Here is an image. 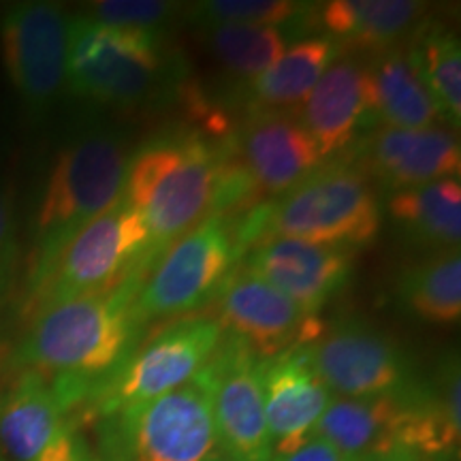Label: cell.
Returning <instances> with one entry per match:
<instances>
[{
  "mask_svg": "<svg viewBox=\"0 0 461 461\" xmlns=\"http://www.w3.org/2000/svg\"><path fill=\"white\" fill-rule=\"evenodd\" d=\"M222 327L214 319L184 321L154 336L143 348L120 363L92 389L86 406L101 417L118 414L182 387L203 370L222 342Z\"/></svg>",
  "mask_w": 461,
  "mask_h": 461,
  "instance_id": "obj_8",
  "label": "cell"
},
{
  "mask_svg": "<svg viewBox=\"0 0 461 461\" xmlns=\"http://www.w3.org/2000/svg\"><path fill=\"white\" fill-rule=\"evenodd\" d=\"M235 263H240L235 222L227 216L205 218L148 269L132 297V319L143 327L212 302Z\"/></svg>",
  "mask_w": 461,
  "mask_h": 461,
  "instance_id": "obj_7",
  "label": "cell"
},
{
  "mask_svg": "<svg viewBox=\"0 0 461 461\" xmlns=\"http://www.w3.org/2000/svg\"><path fill=\"white\" fill-rule=\"evenodd\" d=\"M113 419L129 461H207L221 448L210 391L201 374Z\"/></svg>",
  "mask_w": 461,
  "mask_h": 461,
  "instance_id": "obj_9",
  "label": "cell"
},
{
  "mask_svg": "<svg viewBox=\"0 0 461 461\" xmlns=\"http://www.w3.org/2000/svg\"><path fill=\"white\" fill-rule=\"evenodd\" d=\"M143 276L135 269L112 291L67 299L32 316L17 363L48 378L99 384L131 353L141 327L131 303Z\"/></svg>",
  "mask_w": 461,
  "mask_h": 461,
  "instance_id": "obj_3",
  "label": "cell"
},
{
  "mask_svg": "<svg viewBox=\"0 0 461 461\" xmlns=\"http://www.w3.org/2000/svg\"><path fill=\"white\" fill-rule=\"evenodd\" d=\"M400 299L417 319L431 325H453L461 316L459 248L434 252L403 276Z\"/></svg>",
  "mask_w": 461,
  "mask_h": 461,
  "instance_id": "obj_26",
  "label": "cell"
},
{
  "mask_svg": "<svg viewBox=\"0 0 461 461\" xmlns=\"http://www.w3.org/2000/svg\"><path fill=\"white\" fill-rule=\"evenodd\" d=\"M312 3L297 0H205L188 9L194 26H272L295 24L312 14Z\"/></svg>",
  "mask_w": 461,
  "mask_h": 461,
  "instance_id": "obj_28",
  "label": "cell"
},
{
  "mask_svg": "<svg viewBox=\"0 0 461 461\" xmlns=\"http://www.w3.org/2000/svg\"><path fill=\"white\" fill-rule=\"evenodd\" d=\"M261 361L244 342L224 333L199 374L210 391L218 447L235 461H272Z\"/></svg>",
  "mask_w": 461,
  "mask_h": 461,
  "instance_id": "obj_10",
  "label": "cell"
},
{
  "mask_svg": "<svg viewBox=\"0 0 461 461\" xmlns=\"http://www.w3.org/2000/svg\"><path fill=\"white\" fill-rule=\"evenodd\" d=\"M0 447L14 461H73L84 453L73 411L51 378L24 367L0 391Z\"/></svg>",
  "mask_w": 461,
  "mask_h": 461,
  "instance_id": "obj_15",
  "label": "cell"
},
{
  "mask_svg": "<svg viewBox=\"0 0 461 461\" xmlns=\"http://www.w3.org/2000/svg\"><path fill=\"white\" fill-rule=\"evenodd\" d=\"M224 143L255 197H280L325 163L297 115L286 109H255Z\"/></svg>",
  "mask_w": 461,
  "mask_h": 461,
  "instance_id": "obj_14",
  "label": "cell"
},
{
  "mask_svg": "<svg viewBox=\"0 0 461 461\" xmlns=\"http://www.w3.org/2000/svg\"><path fill=\"white\" fill-rule=\"evenodd\" d=\"M203 43L230 75L255 82L288 48L282 28L272 26H205Z\"/></svg>",
  "mask_w": 461,
  "mask_h": 461,
  "instance_id": "obj_27",
  "label": "cell"
},
{
  "mask_svg": "<svg viewBox=\"0 0 461 461\" xmlns=\"http://www.w3.org/2000/svg\"><path fill=\"white\" fill-rule=\"evenodd\" d=\"M207 461H235V459H230L229 455H224V453H216L214 457H210Z\"/></svg>",
  "mask_w": 461,
  "mask_h": 461,
  "instance_id": "obj_34",
  "label": "cell"
},
{
  "mask_svg": "<svg viewBox=\"0 0 461 461\" xmlns=\"http://www.w3.org/2000/svg\"><path fill=\"white\" fill-rule=\"evenodd\" d=\"M350 160L366 173L367 180L374 177L395 193L459 177L461 148L457 132L442 129L440 124L428 129L376 126L361 137Z\"/></svg>",
  "mask_w": 461,
  "mask_h": 461,
  "instance_id": "obj_17",
  "label": "cell"
},
{
  "mask_svg": "<svg viewBox=\"0 0 461 461\" xmlns=\"http://www.w3.org/2000/svg\"><path fill=\"white\" fill-rule=\"evenodd\" d=\"M131 148L113 131H90L58 154L34 214L31 272L124 194Z\"/></svg>",
  "mask_w": 461,
  "mask_h": 461,
  "instance_id": "obj_5",
  "label": "cell"
},
{
  "mask_svg": "<svg viewBox=\"0 0 461 461\" xmlns=\"http://www.w3.org/2000/svg\"><path fill=\"white\" fill-rule=\"evenodd\" d=\"M344 50L327 34L291 43L267 71L248 84V96L255 109H288L302 105L322 73Z\"/></svg>",
  "mask_w": 461,
  "mask_h": 461,
  "instance_id": "obj_24",
  "label": "cell"
},
{
  "mask_svg": "<svg viewBox=\"0 0 461 461\" xmlns=\"http://www.w3.org/2000/svg\"><path fill=\"white\" fill-rule=\"evenodd\" d=\"M389 216L414 244L436 252L459 248L461 240V182L438 180L391 193Z\"/></svg>",
  "mask_w": 461,
  "mask_h": 461,
  "instance_id": "obj_23",
  "label": "cell"
},
{
  "mask_svg": "<svg viewBox=\"0 0 461 461\" xmlns=\"http://www.w3.org/2000/svg\"><path fill=\"white\" fill-rule=\"evenodd\" d=\"M383 214L372 180L350 158L321 167L267 203L248 210L235 224L240 258L269 238L359 248L378 238Z\"/></svg>",
  "mask_w": 461,
  "mask_h": 461,
  "instance_id": "obj_2",
  "label": "cell"
},
{
  "mask_svg": "<svg viewBox=\"0 0 461 461\" xmlns=\"http://www.w3.org/2000/svg\"><path fill=\"white\" fill-rule=\"evenodd\" d=\"M366 112V60L342 54L322 73L295 115L327 160L355 141Z\"/></svg>",
  "mask_w": 461,
  "mask_h": 461,
  "instance_id": "obj_20",
  "label": "cell"
},
{
  "mask_svg": "<svg viewBox=\"0 0 461 461\" xmlns=\"http://www.w3.org/2000/svg\"><path fill=\"white\" fill-rule=\"evenodd\" d=\"M420 461H423V459H420Z\"/></svg>",
  "mask_w": 461,
  "mask_h": 461,
  "instance_id": "obj_35",
  "label": "cell"
},
{
  "mask_svg": "<svg viewBox=\"0 0 461 461\" xmlns=\"http://www.w3.org/2000/svg\"><path fill=\"white\" fill-rule=\"evenodd\" d=\"M414 389L374 397H338L316 423L314 434L348 461L406 451L403 436L412 411Z\"/></svg>",
  "mask_w": 461,
  "mask_h": 461,
  "instance_id": "obj_19",
  "label": "cell"
},
{
  "mask_svg": "<svg viewBox=\"0 0 461 461\" xmlns=\"http://www.w3.org/2000/svg\"><path fill=\"white\" fill-rule=\"evenodd\" d=\"M180 9V5L163 0H99L90 5L86 17L112 28L163 34Z\"/></svg>",
  "mask_w": 461,
  "mask_h": 461,
  "instance_id": "obj_29",
  "label": "cell"
},
{
  "mask_svg": "<svg viewBox=\"0 0 461 461\" xmlns=\"http://www.w3.org/2000/svg\"><path fill=\"white\" fill-rule=\"evenodd\" d=\"M148 250L146 224L122 197L32 269V312L67 299L112 291L140 267Z\"/></svg>",
  "mask_w": 461,
  "mask_h": 461,
  "instance_id": "obj_6",
  "label": "cell"
},
{
  "mask_svg": "<svg viewBox=\"0 0 461 461\" xmlns=\"http://www.w3.org/2000/svg\"><path fill=\"white\" fill-rule=\"evenodd\" d=\"M11 238H14V205H11L9 190L0 186V285L9 267Z\"/></svg>",
  "mask_w": 461,
  "mask_h": 461,
  "instance_id": "obj_30",
  "label": "cell"
},
{
  "mask_svg": "<svg viewBox=\"0 0 461 461\" xmlns=\"http://www.w3.org/2000/svg\"><path fill=\"white\" fill-rule=\"evenodd\" d=\"M68 17L54 3H22L0 22L3 60L11 84L34 113L54 105L67 86Z\"/></svg>",
  "mask_w": 461,
  "mask_h": 461,
  "instance_id": "obj_11",
  "label": "cell"
},
{
  "mask_svg": "<svg viewBox=\"0 0 461 461\" xmlns=\"http://www.w3.org/2000/svg\"><path fill=\"white\" fill-rule=\"evenodd\" d=\"M212 302L222 331L244 342L258 359L312 344L325 331L319 316L305 312L244 265L230 269Z\"/></svg>",
  "mask_w": 461,
  "mask_h": 461,
  "instance_id": "obj_12",
  "label": "cell"
},
{
  "mask_svg": "<svg viewBox=\"0 0 461 461\" xmlns=\"http://www.w3.org/2000/svg\"><path fill=\"white\" fill-rule=\"evenodd\" d=\"M428 5L417 0H331L314 7V20L346 51H384L414 32Z\"/></svg>",
  "mask_w": 461,
  "mask_h": 461,
  "instance_id": "obj_22",
  "label": "cell"
},
{
  "mask_svg": "<svg viewBox=\"0 0 461 461\" xmlns=\"http://www.w3.org/2000/svg\"><path fill=\"white\" fill-rule=\"evenodd\" d=\"M303 348L327 389L339 397H374L411 387L400 346L366 322H339Z\"/></svg>",
  "mask_w": 461,
  "mask_h": 461,
  "instance_id": "obj_13",
  "label": "cell"
},
{
  "mask_svg": "<svg viewBox=\"0 0 461 461\" xmlns=\"http://www.w3.org/2000/svg\"><path fill=\"white\" fill-rule=\"evenodd\" d=\"M240 265L278 288L308 314L319 316L348 285L353 250L291 238H269L248 248Z\"/></svg>",
  "mask_w": 461,
  "mask_h": 461,
  "instance_id": "obj_16",
  "label": "cell"
},
{
  "mask_svg": "<svg viewBox=\"0 0 461 461\" xmlns=\"http://www.w3.org/2000/svg\"><path fill=\"white\" fill-rule=\"evenodd\" d=\"M73 461H101V459H95V457H90L88 453H82V455H77ZM113 461H124V459H113Z\"/></svg>",
  "mask_w": 461,
  "mask_h": 461,
  "instance_id": "obj_33",
  "label": "cell"
},
{
  "mask_svg": "<svg viewBox=\"0 0 461 461\" xmlns=\"http://www.w3.org/2000/svg\"><path fill=\"white\" fill-rule=\"evenodd\" d=\"M222 165L224 143L199 129H167L132 149L122 197L149 235L143 274L173 241L216 214Z\"/></svg>",
  "mask_w": 461,
  "mask_h": 461,
  "instance_id": "obj_1",
  "label": "cell"
},
{
  "mask_svg": "<svg viewBox=\"0 0 461 461\" xmlns=\"http://www.w3.org/2000/svg\"><path fill=\"white\" fill-rule=\"evenodd\" d=\"M67 86L75 96L137 109L186 92V62L158 32L112 28L90 17L68 24Z\"/></svg>",
  "mask_w": 461,
  "mask_h": 461,
  "instance_id": "obj_4",
  "label": "cell"
},
{
  "mask_svg": "<svg viewBox=\"0 0 461 461\" xmlns=\"http://www.w3.org/2000/svg\"><path fill=\"white\" fill-rule=\"evenodd\" d=\"M367 112L372 122L387 129H428L440 113L428 86L403 45H395L366 60Z\"/></svg>",
  "mask_w": 461,
  "mask_h": 461,
  "instance_id": "obj_21",
  "label": "cell"
},
{
  "mask_svg": "<svg viewBox=\"0 0 461 461\" xmlns=\"http://www.w3.org/2000/svg\"><path fill=\"white\" fill-rule=\"evenodd\" d=\"M361 461H420V457L411 451H395V453L383 455V457H370V459H361Z\"/></svg>",
  "mask_w": 461,
  "mask_h": 461,
  "instance_id": "obj_32",
  "label": "cell"
},
{
  "mask_svg": "<svg viewBox=\"0 0 461 461\" xmlns=\"http://www.w3.org/2000/svg\"><path fill=\"white\" fill-rule=\"evenodd\" d=\"M265 419L274 457L297 451L314 434L331 391L305 355L303 346L261 361Z\"/></svg>",
  "mask_w": 461,
  "mask_h": 461,
  "instance_id": "obj_18",
  "label": "cell"
},
{
  "mask_svg": "<svg viewBox=\"0 0 461 461\" xmlns=\"http://www.w3.org/2000/svg\"><path fill=\"white\" fill-rule=\"evenodd\" d=\"M272 461H348L336 447L330 442L321 440V438L312 436L305 445H302L297 451L280 455V457H272Z\"/></svg>",
  "mask_w": 461,
  "mask_h": 461,
  "instance_id": "obj_31",
  "label": "cell"
},
{
  "mask_svg": "<svg viewBox=\"0 0 461 461\" xmlns=\"http://www.w3.org/2000/svg\"><path fill=\"white\" fill-rule=\"evenodd\" d=\"M411 45H406L412 65L428 86L440 120L448 129L461 122V48L453 31L440 24L414 28Z\"/></svg>",
  "mask_w": 461,
  "mask_h": 461,
  "instance_id": "obj_25",
  "label": "cell"
}]
</instances>
